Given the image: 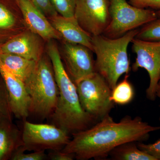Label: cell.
I'll return each mask as SVG.
<instances>
[{
	"instance_id": "cell-1",
	"label": "cell",
	"mask_w": 160,
	"mask_h": 160,
	"mask_svg": "<svg viewBox=\"0 0 160 160\" xmlns=\"http://www.w3.org/2000/svg\"><path fill=\"white\" fill-rule=\"evenodd\" d=\"M159 130L160 126H151L140 117L126 116L116 122L109 115L90 128L72 134L62 151L73 155L78 160L104 159L117 146L146 141L150 132Z\"/></svg>"
},
{
	"instance_id": "cell-2",
	"label": "cell",
	"mask_w": 160,
	"mask_h": 160,
	"mask_svg": "<svg viewBox=\"0 0 160 160\" xmlns=\"http://www.w3.org/2000/svg\"><path fill=\"white\" fill-rule=\"evenodd\" d=\"M47 53L59 90L57 106L49 118L51 124L70 136L90 128L98 122L81 106L77 86L65 69L56 45L49 43Z\"/></svg>"
},
{
	"instance_id": "cell-3",
	"label": "cell",
	"mask_w": 160,
	"mask_h": 160,
	"mask_svg": "<svg viewBox=\"0 0 160 160\" xmlns=\"http://www.w3.org/2000/svg\"><path fill=\"white\" fill-rule=\"evenodd\" d=\"M138 31V29L131 30L117 38L102 34L92 37V52L96 56V72L106 79L111 89L122 75L129 74L130 62L127 49Z\"/></svg>"
},
{
	"instance_id": "cell-4",
	"label": "cell",
	"mask_w": 160,
	"mask_h": 160,
	"mask_svg": "<svg viewBox=\"0 0 160 160\" xmlns=\"http://www.w3.org/2000/svg\"><path fill=\"white\" fill-rule=\"evenodd\" d=\"M24 82L30 97V115L39 119H49L57 106L59 96L58 88L50 59L49 61L42 57Z\"/></svg>"
},
{
	"instance_id": "cell-5",
	"label": "cell",
	"mask_w": 160,
	"mask_h": 160,
	"mask_svg": "<svg viewBox=\"0 0 160 160\" xmlns=\"http://www.w3.org/2000/svg\"><path fill=\"white\" fill-rule=\"evenodd\" d=\"M80 103L83 109L98 122L115 107L110 100L112 89L104 78L95 72L76 84Z\"/></svg>"
},
{
	"instance_id": "cell-6",
	"label": "cell",
	"mask_w": 160,
	"mask_h": 160,
	"mask_svg": "<svg viewBox=\"0 0 160 160\" xmlns=\"http://www.w3.org/2000/svg\"><path fill=\"white\" fill-rule=\"evenodd\" d=\"M110 21L102 35L110 38L123 36L157 18L156 12L137 8L126 0H109Z\"/></svg>"
},
{
	"instance_id": "cell-7",
	"label": "cell",
	"mask_w": 160,
	"mask_h": 160,
	"mask_svg": "<svg viewBox=\"0 0 160 160\" xmlns=\"http://www.w3.org/2000/svg\"><path fill=\"white\" fill-rule=\"evenodd\" d=\"M22 146L26 151L62 150L69 142L67 132L52 124H37L23 121Z\"/></svg>"
},
{
	"instance_id": "cell-8",
	"label": "cell",
	"mask_w": 160,
	"mask_h": 160,
	"mask_svg": "<svg viewBox=\"0 0 160 160\" xmlns=\"http://www.w3.org/2000/svg\"><path fill=\"white\" fill-rule=\"evenodd\" d=\"M131 42L132 51L137 55L132 69L136 72L143 68L148 72L149 84L146 90V97L154 101L156 98V88L160 79V42H149L134 38Z\"/></svg>"
},
{
	"instance_id": "cell-9",
	"label": "cell",
	"mask_w": 160,
	"mask_h": 160,
	"mask_svg": "<svg viewBox=\"0 0 160 160\" xmlns=\"http://www.w3.org/2000/svg\"><path fill=\"white\" fill-rule=\"evenodd\" d=\"M109 0H77L74 18L91 36L103 34L110 21Z\"/></svg>"
},
{
	"instance_id": "cell-10",
	"label": "cell",
	"mask_w": 160,
	"mask_h": 160,
	"mask_svg": "<svg viewBox=\"0 0 160 160\" xmlns=\"http://www.w3.org/2000/svg\"><path fill=\"white\" fill-rule=\"evenodd\" d=\"M92 52L81 44L64 41L62 53L65 69L75 85L96 72Z\"/></svg>"
},
{
	"instance_id": "cell-11",
	"label": "cell",
	"mask_w": 160,
	"mask_h": 160,
	"mask_svg": "<svg viewBox=\"0 0 160 160\" xmlns=\"http://www.w3.org/2000/svg\"><path fill=\"white\" fill-rule=\"evenodd\" d=\"M0 73L8 91L12 115L23 121L27 119L30 116V99L25 83L6 69L1 61Z\"/></svg>"
},
{
	"instance_id": "cell-12",
	"label": "cell",
	"mask_w": 160,
	"mask_h": 160,
	"mask_svg": "<svg viewBox=\"0 0 160 160\" xmlns=\"http://www.w3.org/2000/svg\"><path fill=\"white\" fill-rule=\"evenodd\" d=\"M17 1L24 21L30 31L46 40L60 39L62 38L46 16L31 0Z\"/></svg>"
},
{
	"instance_id": "cell-13",
	"label": "cell",
	"mask_w": 160,
	"mask_h": 160,
	"mask_svg": "<svg viewBox=\"0 0 160 160\" xmlns=\"http://www.w3.org/2000/svg\"><path fill=\"white\" fill-rule=\"evenodd\" d=\"M38 37L31 31L24 32L0 46V53L17 55L38 61L42 57V46Z\"/></svg>"
},
{
	"instance_id": "cell-14",
	"label": "cell",
	"mask_w": 160,
	"mask_h": 160,
	"mask_svg": "<svg viewBox=\"0 0 160 160\" xmlns=\"http://www.w3.org/2000/svg\"><path fill=\"white\" fill-rule=\"evenodd\" d=\"M49 18L52 25L64 41L81 44L92 51V36L82 28L74 17L66 18L57 14Z\"/></svg>"
},
{
	"instance_id": "cell-15",
	"label": "cell",
	"mask_w": 160,
	"mask_h": 160,
	"mask_svg": "<svg viewBox=\"0 0 160 160\" xmlns=\"http://www.w3.org/2000/svg\"><path fill=\"white\" fill-rule=\"evenodd\" d=\"M22 145V131L12 120L0 118V160H11L15 151Z\"/></svg>"
},
{
	"instance_id": "cell-16",
	"label": "cell",
	"mask_w": 160,
	"mask_h": 160,
	"mask_svg": "<svg viewBox=\"0 0 160 160\" xmlns=\"http://www.w3.org/2000/svg\"><path fill=\"white\" fill-rule=\"evenodd\" d=\"M0 61L6 69L23 82L30 76L37 62L17 55L5 53H0Z\"/></svg>"
},
{
	"instance_id": "cell-17",
	"label": "cell",
	"mask_w": 160,
	"mask_h": 160,
	"mask_svg": "<svg viewBox=\"0 0 160 160\" xmlns=\"http://www.w3.org/2000/svg\"><path fill=\"white\" fill-rule=\"evenodd\" d=\"M138 142H128L117 146L109 153L114 160H156L154 158L139 149Z\"/></svg>"
},
{
	"instance_id": "cell-18",
	"label": "cell",
	"mask_w": 160,
	"mask_h": 160,
	"mask_svg": "<svg viewBox=\"0 0 160 160\" xmlns=\"http://www.w3.org/2000/svg\"><path fill=\"white\" fill-rule=\"evenodd\" d=\"M129 75L126 74L124 79L112 89L110 100L115 105L125 106L131 102L134 98V88L129 80Z\"/></svg>"
},
{
	"instance_id": "cell-19",
	"label": "cell",
	"mask_w": 160,
	"mask_h": 160,
	"mask_svg": "<svg viewBox=\"0 0 160 160\" xmlns=\"http://www.w3.org/2000/svg\"><path fill=\"white\" fill-rule=\"evenodd\" d=\"M135 38L149 42H160V18L142 26Z\"/></svg>"
},
{
	"instance_id": "cell-20",
	"label": "cell",
	"mask_w": 160,
	"mask_h": 160,
	"mask_svg": "<svg viewBox=\"0 0 160 160\" xmlns=\"http://www.w3.org/2000/svg\"><path fill=\"white\" fill-rule=\"evenodd\" d=\"M1 74V73H0ZM9 104V95L4 80L0 75V118H6L12 120Z\"/></svg>"
},
{
	"instance_id": "cell-21",
	"label": "cell",
	"mask_w": 160,
	"mask_h": 160,
	"mask_svg": "<svg viewBox=\"0 0 160 160\" xmlns=\"http://www.w3.org/2000/svg\"><path fill=\"white\" fill-rule=\"evenodd\" d=\"M54 9L60 15L66 18L74 17L77 0H50Z\"/></svg>"
},
{
	"instance_id": "cell-22",
	"label": "cell",
	"mask_w": 160,
	"mask_h": 160,
	"mask_svg": "<svg viewBox=\"0 0 160 160\" xmlns=\"http://www.w3.org/2000/svg\"><path fill=\"white\" fill-rule=\"evenodd\" d=\"M26 150L22 145L20 146L12 154V160H43L48 158L45 151H33L30 153H26Z\"/></svg>"
},
{
	"instance_id": "cell-23",
	"label": "cell",
	"mask_w": 160,
	"mask_h": 160,
	"mask_svg": "<svg viewBox=\"0 0 160 160\" xmlns=\"http://www.w3.org/2000/svg\"><path fill=\"white\" fill-rule=\"evenodd\" d=\"M15 19L12 13L0 3V29H8L12 27Z\"/></svg>"
},
{
	"instance_id": "cell-24",
	"label": "cell",
	"mask_w": 160,
	"mask_h": 160,
	"mask_svg": "<svg viewBox=\"0 0 160 160\" xmlns=\"http://www.w3.org/2000/svg\"><path fill=\"white\" fill-rule=\"evenodd\" d=\"M137 145L139 149L151 156L156 160H160V139L152 144L138 142Z\"/></svg>"
},
{
	"instance_id": "cell-25",
	"label": "cell",
	"mask_w": 160,
	"mask_h": 160,
	"mask_svg": "<svg viewBox=\"0 0 160 160\" xmlns=\"http://www.w3.org/2000/svg\"><path fill=\"white\" fill-rule=\"evenodd\" d=\"M35 6L49 18L58 14L50 0H31Z\"/></svg>"
},
{
	"instance_id": "cell-26",
	"label": "cell",
	"mask_w": 160,
	"mask_h": 160,
	"mask_svg": "<svg viewBox=\"0 0 160 160\" xmlns=\"http://www.w3.org/2000/svg\"><path fill=\"white\" fill-rule=\"evenodd\" d=\"M129 4L137 8L160 10V0H129Z\"/></svg>"
},
{
	"instance_id": "cell-27",
	"label": "cell",
	"mask_w": 160,
	"mask_h": 160,
	"mask_svg": "<svg viewBox=\"0 0 160 160\" xmlns=\"http://www.w3.org/2000/svg\"><path fill=\"white\" fill-rule=\"evenodd\" d=\"M47 156L48 158L51 160H73L75 159L73 155L64 152L62 150H50Z\"/></svg>"
},
{
	"instance_id": "cell-28",
	"label": "cell",
	"mask_w": 160,
	"mask_h": 160,
	"mask_svg": "<svg viewBox=\"0 0 160 160\" xmlns=\"http://www.w3.org/2000/svg\"><path fill=\"white\" fill-rule=\"evenodd\" d=\"M156 97H157L159 98L160 99V79L159 80L158 82L156 88ZM159 120L160 121V116Z\"/></svg>"
},
{
	"instance_id": "cell-29",
	"label": "cell",
	"mask_w": 160,
	"mask_h": 160,
	"mask_svg": "<svg viewBox=\"0 0 160 160\" xmlns=\"http://www.w3.org/2000/svg\"><path fill=\"white\" fill-rule=\"evenodd\" d=\"M156 12L158 18H160V10H158V11H156Z\"/></svg>"
}]
</instances>
